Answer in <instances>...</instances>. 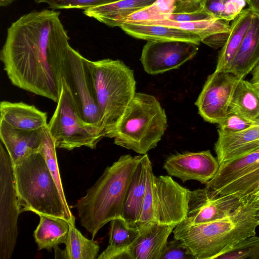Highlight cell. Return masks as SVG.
Wrapping results in <instances>:
<instances>
[{"label": "cell", "mask_w": 259, "mask_h": 259, "mask_svg": "<svg viewBox=\"0 0 259 259\" xmlns=\"http://www.w3.org/2000/svg\"><path fill=\"white\" fill-rule=\"evenodd\" d=\"M59 15L49 10L23 15L8 28L0 53L13 85L55 102L60 98L63 65L71 47Z\"/></svg>", "instance_id": "cell-1"}, {"label": "cell", "mask_w": 259, "mask_h": 259, "mask_svg": "<svg viewBox=\"0 0 259 259\" xmlns=\"http://www.w3.org/2000/svg\"><path fill=\"white\" fill-rule=\"evenodd\" d=\"M259 203L251 196L229 215L214 221L194 224L184 220L174 228V238L181 241L195 259H215L245 238L256 234L255 218Z\"/></svg>", "instance_id": "cell-2"}, {"label": "cell", "mask_w": 259, "mask_h": 259, "mask_svg": "<svg viewBox=\"0 0 259 259\" xmlns=\"http://www.w3.org/2000/svg\"><path fill=\"white\" fill-rule=\"evenodd\" d=\"M141 157L121 156L105 168L86 195L74 205L81 225L91 234L92 239L107 223L122 219L127 190Z\"/></svg>", "instance_id": "cell-3"}, {"label": "cell", "mask_w": 259, "mask_h": 259, "mask_svg": "<svg viewBox=\"0 0 259 259\" xmlns=\"http://www.w3.org/2000/svg\"><path fill=\"white\" fill-rule=\"evenodd\" d=\"M18 204L21 213L59 218L75 225V217L63 199L40 151L13 165Z\"/></svg>", "instance_id": "cell-4"}, {"label": "cell", "mask_w": 259, "mask_h": 259, "mask_svg": "<svg viewBox=\"0 0 259 259\" xmlns=\"http://www.w3.org/2000/svg\"><path fill=\"white\" fill-rule=\"evenodd\" d=\"M167 127L164 110L157 99L136 93L115 125L105 137L116 145L143 155L156 147Z\"/></svg>", "instance_id": "cell-5"}, {"label": "cell", "mask_w": 259, "mask_h": 259, "mask_svg": "<svg viewBox=\"0 0 259 259\" xmlns=\"http://www.w3.org/2000/svg\"><path fill=\"white\" fill-rule=\"evenodd\" d=\"M105 134L120 119L136 94L134 72L119 60L85 59Z\"/></svg>", "instance_id": "cell-6"}, {"label": "cell", "mask_w": 259, "mask_h": 259, "mask_svg": "<svg viewBox=\"0 0 259 259\" xmlns=\"http://www.w3.org/2000/svg\"><path fill=\"white\" fill-rule=\"evenodd\" d=\"M48 127L56 148L67 150L82 146L94 149L105 137L104 133L88 125L80 118L69 89L63 79L57 106Z\"/></svg>", "instance_id": "cell-7"}, {"label": "cell", "mask_w": 259, "mask_h": 259, "mask_svg": "<svg viewBox=\"0 0 259 259\" xmlns=\"http://www.w3.org/2000/svg\"><path fill=\"white\" fill-rule=\"evenodd\" d=\"M85 59L70 47L63 65V79L69 89L80 118L105 135L103 114L97 101Z\"/></svg>", "instance_id": "cell-8"}, {"label": "cell", "mask_w": 259, "mask_h": 259, "mask_svg": "<svg viewBox=\"0 0 259 259\" xmlns=\"http://www.w3.org/2000/svg\"><path fill=\"white\" fill-rule=\"evenodd\" d=\"M259 186V149L240 158L220 164L205 187L217 195H233L241 200Z\"/></svg>", "instance_id": "cell-9"}, {"label": "cell", "mask_w": 259, "mask_h": 259, "mask_svg": "<svg viewBox=\"0 0 259 259\" xmlns=\"http://www.w3.org/2000/svg\"><path fill=\"white\" fill-rule=\"evenodd\" d=\"M21 213L18 204L13 164L6 150L0 146V259H10L18 235Z\"/></svg>", "instance_id": "cell-10"}, {"label": "cell", "mask_w": 259, "mask_h": 259, "mask_svg": "<svg viewBox=\"0 0 259 259\" xmlns=\"http://www.w3.org/2000/svg\"><path fill=\"white\" fill-rule=\"evenodd\" d=\"M240 79L231 72L215 70L208 76L195 102L205 121L219 124L225 119Z\"/></svg>", "instance_id": "cell-11"}, {"label": "cell", "mask_w": 259, "mask_h": 259, "mask_svg": "<svg viewBox=\"0 0 259 259\" xmlns=\"http://www.w3.org/2000/svg\"><path fill=\"white\" fill-rule=\"evenodd\" d=\"M154 222L176 226L186 218L188 208L187 189L170 176L152 179Z\"/></svg>", "instance_id": "cell-12"}, {"label": "cell", "mask_w": 259, "mask_h": 259, "mask_svg": "<svg viewBox=\"0 0 259 259\" xmlns=\"http://www.w3.org/2000/svg\"><path fill=\"white\" fill-rule=\"evenodd\" d=\"M198 46L181 41H148L140 60L147 73L157 74L178 68L192 59Z\"/></svg>", "instance_id": "cell-13"}, {"label": "cell", "mask_w": 259, "mask_h": 259, "mask_svg": "<svg viewBox=\"0 0 259 259\" xmlns=\"http://www.w3.org/2000/svg\"><path fill=\"white\" fill-rule=\"evenodd\" d=\"M245 199L241 200L233 195H217L206 187L189 190L185 220L198 224L223 219L238 208Z\"/></svg>", "instance_id": "cell-14"}, {"label": "cell", "mask_w": 259, "mask_h": 259, "mask_svg": "<svg viewBox=\"0 0 259 259\" xmlns=\"http://www.w3.org/2000/svg\"><path fill=\"white\" fill-rule=\"evenodd\" d=\"M219 166L217 158L206 150L171 155L165 160L163 168L183 182L193 180L206 184L216 175Z\"/></svg>", "instance_id": "cell-15"}, {"label": "cell", "mask_w": 259, "mask_h": 259, "mask_svg": "<svg viewBox=\"0 0 259 259\" xmlns=\"http://www.w3.org/2000/svg\"><path fill=\"white\" fill-rule=\"evenodd\" d=\"M218 133L214 150L220 164L240 158L259 149V125L236 133Z\"/></svg>", "instance_id": "cell-16"}, {"label": "cell", "mask_w": 259, "mask_h": 259, "mask_svg": "<svg viewBox=\"0 0 259 259\" xmlns=\"http://www.w3.org/2000/svg\"><path fill=\"white\" fill-rule=\"evenodd\" d=\"M137 227L140 234L130 247L131 259H160L168 238L176 226L152 221Z\"/></svg>", "instance_id": "cell-17"}, {"label": "cell", "mask_w": 259, "mask_h": 259, "mask_svg": "<svg viewBox=\"0 0 259 259\" xmlns=\"http://www.w3.org/2000/svg\"><path fill=\"white\" fill-rule=\"evenodd\" d=\"M0 138L13 165L28 156L40 151L42 146L41 129L26 131L14 128L0 121Z\"/></svg>", "instance_id": "cell-18"}, {"label": "cell", "mask_w": 259, "mask_h": 259, "mask_svg": "<svg viewBox=\"0 0 259 259\" xmlns=\"http://www.w3.org/2000/svg\"><path fill=\"white\" fill-rule=\"evenodd\" d=\"M151 165L148 154L141 155L127 190L122 219L132 227H137L146 192L148 169Z\"/></svg>", "instance_id": "cell-19"}, {"label": "cell", "mask_w": 259, "mask_h": 259, "mask_svg": "<svg viewBox=\"0 0 259 259\" xmlns=\"http://www.w3.org/2000/svg\"><path fill=\"white\" fill-rule=\"evenodd\" d=\"M259 62V15L253 12L250 26L242 43L226 72L241 79Z\"/></svg>", "instance_id": "cell-20"}, {"label": "cell", "mask_w": 259, "mask_h": 259, "mask_svg": "<svg viewBox=\"0 0 259 259\" xmlns=\"http://www.w3.org/2000/svg\"><path fill=\"white\" fill-rule=\"evenodd\" d=\"M0 112L1 121L17 129L36 131L48 125L47 112L22 102L2 101Z\"/></svg>", "instance_id": "cell-21"}, {"label": "cell", "mask_w": 259, "mask_h": 259, "mask_svg": "<svg viewBox=\"0 0 259 259\" xmlns=\"http://www.w3.org/2000/svg\"><path fill=\"white\" fill-rule=\"evenodd\" d=\"M120 27L132 37L147 41H181L198 45L201 42L199 35L174 27L125 22Z\"/></svg>", "instance_id": "cell-22"}, {"label": "cell", "mask_w": 259, "mask_h": 259, "mask_svg": "<svg viewBox=\"0 0 259 259\" xmlns=\"http://www.w3.org/2000/svg\"><path fill=\"white\" fill-rule=\"evenodd\" d=\"M156 0H119L83 11L86 16L110 27H120L133 13L154 3Z\"/></svg>", "instance_id": "cell-23"}, {"label": "cell", "mask_w": 259, "mask_h": 259, "mask_svg": "<svg viewBox=\"0 0 259 259\" xmlns=\"http://www.w3.org/2000/svg\"><path fill=\"white\" fill-rule=\"evenodd\" d=\"M140 234L138 227L130 226L123 219L110 221L109 244L98 259H131L130 247Z\"/></svg>", "instance_id": "cell-24"}, {"label": "cell", "mask_w": 259, "mask_h": 259, "mask_svg": "<svg viewBox=\"0 0 259 259\" xmlns=\"http://www.w3.org/2000/svg\"><path fill=\"white\" fill-rule=\"evenodd\" d=\"M252 15L249 8L244 9L232 21L229 37L218 56L215 71H227L250 26Z\"/></svg>", "instance_id": "cell-25"}, {"label": "cell", "mask_w": 259, "mask_h": 259, "mask_svg": "<svg viewBox=\"0 0 259 259\" xmlns=\"http://www.w3.org/2000/svg\"><path fill=\"white\" fill-rule=\"evenodd\" d=\"M39 217V224L33 232L37 250L51 251L59 244H65L70 224L62 218L45 215Z\"/></svg>", "instance_id": "cell-26"}, {"label": "cell", "mask_w": 259, "mask_h": 259, "mask_svg": "<svg viewBox=\"0 0 259 259\" xmlns=\"http://www.w3.org/2000/svg\"><path fill=\"white\" fill-rule=\"evenodd\" d=\"M66 247L60 250L58 246L55 247V256L57 258L65 259H96L99 251V246L93 239L85 237L76 228L75 225L70 224L67 240L65 243Z\"/></svg>", "instance_id": "cell-27"}, {"label": "cell", "mask_w": 259, "mask_h": 259, "mask_svg": "<svg viewBox=\"0 0 259 259\" xmlns=\"http://www.w3.org/2000/svg\"><path fill=\"white\" fill-rule=\"evenodd\" d=\"M229 109L250 119L259 120V91L250 82L240 79Z\"/></svg>", "instance_id": "cell-28"}, {"label": "cell", "mask_w": 259, "mask_h": 259, "mask_svg": "<svg viewBox=\"0 0 259 259\" xmlns=\"http://www.w3.org/2000/svg\"><path fill=\"white\" fill-rule=\"evenodd\" d=\"M230 22L223 19H214L195 22H178L166 19L140 23L178 28L199 35L202 41L203 39L217 33L229 32Z\"/></svg>", "instance_id": "cell-29"}, {"label": "cell", "mask_w": 259, "mask_h": 259, "mask_svg": "<svg viewBox=\"0 0 259 259\" xmlns=\"http://www.w3.org/2000/svg\"><path fill=\"white\" fill-rule=\"evenodd\" d=\"M177 0H156L151 5L130 15L125 22H148L168 19L176 7Z\"/></svg>", "instance_id": "cell-30"}, {"label": "cell", "mask_w": 259, "mask_h": 259, "mask_svg": "<svg viewBox=\"0 0 259 259\" xmlns=\"http://www.w3.org/2000/svg\"><path fill=\"white\" fill-rule=\"evenodd\" d=\"M245 0H202L203 8L215 19L232 21L244 9Z\"/></svg>", "instance_id": "cell-31"}, {"label": "cell", "mask_w": 259, "mask_h": 259, "mask_svg": "<svg viewBox=\"0 0 259 259\" xmlns=\"http://www.w3.org/2000/svg\"><path fill=\"white\" fill-rule=\"evenodd\" d=\"M42 153L48 168L56 182L60 193L65 202H67L60 175L54 141L51 137L48 125L41 129Z\"/></svg>", "instance_id": "cell-32"}, {"label": "cell", "mask_w": 259, "mask_h": 259, "mask_svg": "<svg viewBox=\"0 0 259 259\" xmlns=\"http://www.w3.org/2000/svg\"><path fill=\"white\" fill-rule=\"evenodd\" d=\"M259 259V236H249L215 259Z\"/></svg>", "instance_id": "cell-33"}, {"label": "cell", "mask_w": 259, "mask_h": 259, "mask_svg": "<svg viewBox=\"0 0 259 259\" xmlns=\"http://www.w3.org/2000/svg\"><path fill=\"white\" fill-rule=\"evenodd\" d=\"M258 125L259 120L250 119L229 109L226 117L219 124L218 132L224 133H236Z\"/></svg>", "instance_id": "cell-34"}, {"label": "cell", "mask_w": 259, "mask_h": 259, "mask_svg": "<svg viewBox=\"0 0 259 259\" xmlns=\"http://www.w3.org/2000/svg\"><path fill=\"white\" fill-rule=\"evenodd\" d=\"M36 3L47 4L53 9H78L86 10L119 0H34Z\"/></svg>", "instance_id": "cell-35"}, {"label": "cell", "mask_w": 259, "mask_h": 259, "mask_svg": "<svg viewBox=\"0 0 259 259\" xmlns=\"http://www.w3.org/2000/svg\"><path fill=\"white\" fill-rule=\"evenodd\" d=\"M153 175L152 166L151 165L148 169L146 192L137 226L154 221L152 184Z\"/></svg>", "instance_id": "cell-36"}, {"label": "cell", "mask_w": 259, "mask_h": 259, "mask_svg": "<svg viewBox=\"0 0 259 259\" xmlns=\"http://www.w3.org/2000/svg\"><path fill=\"white\" fill-rule=\"evenodd\" d=\"M214 19L215 18L207 12L201 5L199 8L194 10L173 12L167 19L178 22H195Z\"/></svg>", "instance_id": "cell-37"}, {"label": "cell", "mask_w": 259, "mask_h": 259, "mask_svg": "<svg viewBox=\"0 0 259 259\" xmlns=\"http://www.w3.org/2000/svg\"><path fill=\"white\" fill-rule=\"evenodd\" d=\"M160 259H195L182 245L181 241L174 238L167 242Z\"/></svg>", "instance_id": "cell-38"}, {"label": "cell", "mask_w": 259, "mask_h": 259, "mask_svg": "<svg viewBox=\"0 0 259 259\" xmlns=\"http://www.w3.org/2000/svg\"><path fill=\"white\" fill-rule=\"evenodd\" d=\"M202 0H177L175 12L193 10L201 5Z\"/></svg>", "instance_id": "cell-39"}, {"label": "cell", "mask_w": 259, "mask_h": 259, "mask_svg": "<svg viewBox=\"0 0 259 259\" xmlns=\"http://www.w3.org/2000/svg\"><path fill=\"white\" fill-rule=\"evenodd\" d=\"M250 82L259 91V62L252 70Z\"/></svg>", "instance_id": "cell-40"}, {"label": "cell", "mask_w": 259, "mask_h": 259, "mask_svg": "<svg viewBox=\"0 0 259 259\" xmlns=\"http://www.w3.org/2000/svg\"><path fill=\"white\" fill-rule=\"evenodd\" d=\"M249 8L253 12L259 15V0H245Z\"/></svg>", "instance_id": "cell-41"}, {"label": "cell", "mask_w": 259, "mask_h": 259, "mask_svg": "<svg viewBox=\"0 0 259 259\" xmlns=\"http://www.w3.org/2000/svg\"><path fill=\"white\" fill-rule=\"evenodd\" d=\"M249 196H251L255 201L259 200V186Z\"/></svg>", "instance_id": "cell-42"}, {"label": "cell", "mask_w": 259, "mask_h": 259, "mask_svg": "<svg viewBox=\"0 0 259 259\" xmlns=\"http://www.w3.org/2000/svg\"><path fill=\"white\" fill-rule=\"evenodd\" d=\"M15 0H0V5L2 7H6L11 4Z\"/></svg>", "instance_id": "cell-43"}, {"label": "cell", "mask_w": 259, "mask_h": 259, "mask_svg": "<svg viewBox=\"0 0 259 259\" xmlns=\"http://www.w3.org/2000/svg\"><path fill=\"white\" fill-rule=\"evenodd\" d=\"M258 202L259 203V200H257ZM255 218L257 221V222L259 223V207L257 210L256 211L255 214Z\"/></svg>", "instance_id": "cell-44"}]
</instances>
